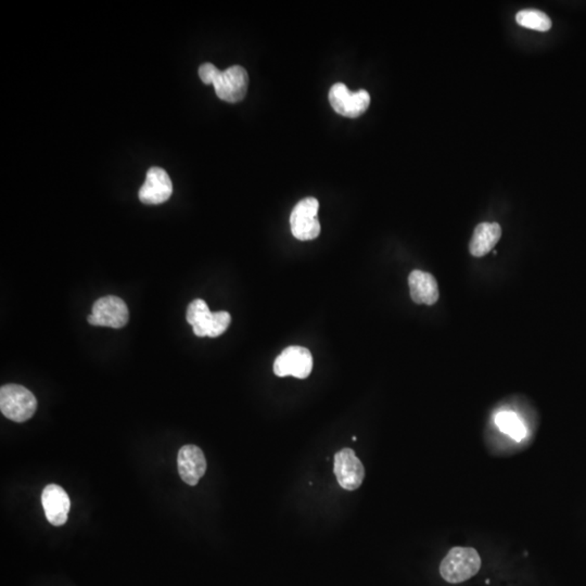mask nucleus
<instances>
[{"mask_svg":"<svg viewBox=\"0 0 586 586\" xmlns=\"http://www.w3.org/2000/svg\"><path fill=\"white\" fill-rule=\"evenodd\" d=\"M199 76L204 84L213 85L217 97L226 103H239L248 92L249 75L241 66L219 71L212 63H204L199 68Z\"/></svg>","mask_w":586,"mask_h":586,"instance_id":"f257e3e1","label":"nucleus"},{"mask_svg":"<svg viewBox=\"0 0 586 586\" xmlns=\"http://www.w3.org/2000/svg\"><path fill=\"white\" fill-rule=\"evenodd\" d=\"M481 568V558L472 548H454L443 559L440 573L449 583L457 584L475 577Z\"/></svg>","mask_w":586,"mask_h":586,"instance_id":"f03ea898","label":"nucleus"},{"mask_svg":"<svg viewBox=\"0 0 586 586\" xmlns=\"http://www.w3.org/2000/svg\"><path fill=\"white\" fill-rule=\"evenodd\" d=\"M0 409L8 419L24 422L34 416L37 399L28 389L20 384H6L0 389Z\"/></svg>","mask_w":586,"mask_h":586,"instance_id":"7ed1b4c3","label":"nucleus"},{"mask_svg":"<svg viewBox=\"0 0 586 586\" xmlns=\"http://www.w3.org/2000/svg\"><path fill=\"white\" fill-rule=\"evenodd\" d=\"M318 210L320 202L313 197H308L298 202L290 215V227L295 238L308 241L320 236L322 229L318 217Z\"/></svg>","mask_w":586,"mask_h":586,"instance_id":"20e7f679","label":"nucleus"},{"mask_svg":"<svg viewBox=\"0 0 586 586\" xmlns=\"http://www.w3.org/2000/svg\"><path fill=\"white\" fill-rule=\"evenodd\" d=\"M128 318L130 314L125 302L115 295H107L95 302L88 323L93 326L119 329L126 326Z\"/></svg>","mask_w":586,"mask_h":586,"instance_id":"39448f33","label":"nucleus"},{"mask_svg":"<svg viewBox=\"0 0 586 586\" xmlns=\"http://www.w3.org/2000/svg\"><path fill=\"white\" fill-rule=\"evenodd\" d=\"M329 103L338 115L355 119L364 115L370 107V96L364 89L352 93L345 84L337 83L329 92Z\"/></svg>","mask_w":586,"mask_h":586,"instance_id":"423d86ee","label":"nucleus"},{"mask_svg":"<svg viewBox=\"0 0 586 586\" xmlns=\"http://www.w3.org/2000/svg\"><path fill=\"white\" fill-rule=\"evenodd\" d=\"M312 370V353L299 345H292L283 350L274 362V372L278 377L305 379L310 376Z\"/></svg>","mask_w":586,"mask_h":586,"instance_id":"0eeeda50","label":"nucleus"},{"mask_svg":"<svg viewBox=\"0 0 586 586\" xmlns=\"http://www.w3.org/2000/svg\"><path fill=\"white\" fill-rule=\"evenodd\" d=\"M335 471L341 488L354 491L360 488L365 478V468L351 449H343L335 455Z\"/></svg>","mask_w":586,"mask_h":586,"instance_id":"6e6552de","label":"nucleus"},{"mask_svg":"<svg viewBox=\"0 0 586 586\" xmlns=\"http://www.w3.org/2000/svg\"><path fill=\"white\" fill-rule=\"evenodd\" d=\"M173 194V184L165 169L151 167L147 172L146 182L140 190V200L142 204H161L169 200Z\"/></svg>","mask_w":586,"mask_h":586,"instance_id":"1a4fd4ad","label":"nucleus"},{"mask_svg":"<svg viewBox=\"0 0 586 586\" xmlns=\"http://www.w3.org/2000/svg\"><path fill=\"white\" fill-rule=\"evenodd\" d=\"M47 520L56 527L63 525L68 521V513L71 508L69 495L58 484H48L41 494Z\"/></svg>","mask_w":586,"mask_h":586,"instance_id":"9d476101","label":"nucleus"},{"mask_svg":"<svg viewBox=\"0 0 586 586\" xmlns=\"http://www.w3.org/2000/svg\"><path fill=\"white\" fill-rule=\"evenodd\" d=\"M178 472L185 483L194 486L206 471V461L204 452L197 445H185L178 452Z\"/></svg>","mask_w":586,"mask_h":586,"instance_id":"9b49d317","label":"nucleus"},{"mask_svg":"<svg viewBox=\"0 0 586 586\" xmlns=\"http://www.w3.org/2000/svg\"><path fill=\"white\" fill-rule=\"evenodd\" d=\"M411 298L416 304L434 305L439 300V286L436 279L429 273L413 271L409 276Z\"/></svg>","mask_w":586,"mask_h":586,"instance_id":"f8f14e48","label":"nucleus"},{"mask_svg":"<svg viewBox=\"0 0 586 586\" xmlns=\"http://www.w3.org/2000/svg\"><path fill=\"white\" fill-rule=\"evenodd\" d=\"M501 237L502 229L498 223L479 224L470 240V253L476 258H482L494 249Z\"/></svg>","mask_w":586,"mask_h":586,"instance_id":"ddd939ff","label":"nucleus"},{"mask_svg":"<svg viewBox=\"0 0 586 586\" xmlns=\"http://www.w3.org/2000/svg\"><path fill=\"white\" fill-rule=\"evenodd\" d=\"M212 318L213 313L204 300H194L188 306L186 320L192 325L197 337H208Z\"/></svg>","mask_w":586,"mask_h":586,"instance_id":"4468645a","label":"nucleus"},{"mask_svg":"<svg viewBox=\"0 0 586 586\" xmlns=\"http://www.w3.org/2000/svg\"><path fill=\"white\" fill-rule=\"evenodd\" d=\"M495 424L500 428L501 431L513 438L517 442H520L527 436V429L525 424L513 412H502L495 416Z\"/></svg>","mask_w":586,"mask_h":586,"instance_id":"2eb2a0df","label":"nucleus"},{"mask_svg":"<svg viewBox=\"0 0 586 586\" xmlns=\"http://www.w3.org/2000/svg\"><path fill=\"white\" fill-rule=\"evenodd\" d=\"M516 20L519 26L538 32H548L552 28V21L548 16L538 10L528 9L519 11L516 16Z\"/></svg>","mask_w":586,"mask_h":586,"instance_id":"dca6fc26","label":"nucleus"},{"mask_svg":"<svg viewBox=\"0 0 586 586\" xmlns=\"http://www.w3.org/2000/svg\"><path fill=\"white\" fill-rule=\"evenodd\" d=\"M231 323V316L229 312L221 310V312L213 313L212 323H211L208 337L217 338L223 335L229 328Z\"/></svg>","mask_w":586,"mask_h":586,"instance_id":"f3484780","label":"nucleus"}]
</instances>
